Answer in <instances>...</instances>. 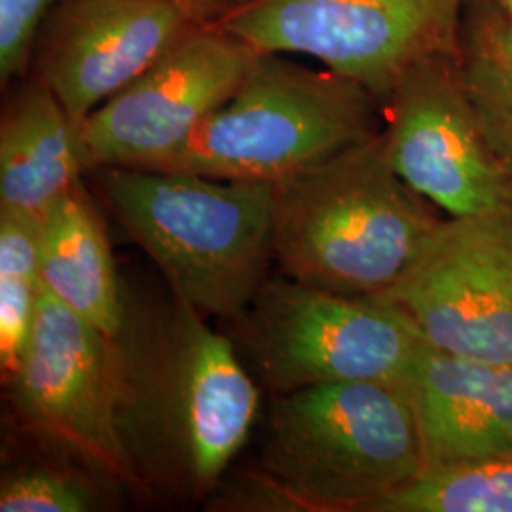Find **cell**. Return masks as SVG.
Masks as SVG:
<instances>
[{"label": "cell", "mask_w": 512, "mask_h": 512, "mask_svg": "<svg viewBox=\"0 0 512 512\" xmlns=\"http://www.w3.org/2000/svg\"><path fill=\"white\" fill-rule=\"evenodd\" d=\"M459 65L482 129L512 173V71L461 48Z\"/></svg>", "instance_id": "19"}, {"label": "cell", "mask_w": 512, "mask_h": 512, "mask_svg": "<svg viewBox=\"0 0 512 512\" xmlns=\"http://www.w3.org/2000/svg\"><path fill=\"white\" fill-rule=\"evenodd\" d=\"M67 0H0V82L27 73L44 21Z\"/></svg>", "instance_id": "20"}, {"label": "cell", "mask_w": 512, "mask_h": 512, "mask_svg": "<svg viewBox=\"0 0 512 512\" xmlns=\"http://www.w3.org/2000/svg\"><path fill=\"white\" fill-rule=\"evenodd\" d=\"M120 427L143 488H217L255 425L260 391L232 340L183 296L131 308Z\"/></svg>", "instance_id": "1"}, {"label": "cell", "mask_w": 512, "mask_h": 512, "mask_svg": "<svg viewBox=\"0 0 512 512\" xmlns=\"http://www.w3.org/2000/svg\"><path fill=\"white\" fill-rule=\"evenodd\" d=\"M177 4L194 23H213L220 18L217 0H169Z\"/></svg>", "instance_id": "22"}, {"label": "cell", "mask_w": 512, "mask_h": 512, "mask_svg": "<svg viewBox=\"0 0 512 512\" xmlns=\"http://www.w3.org/2000/svg\"><path fill=\"white\" fill-rule=\"evenodd\" d=\"M234 327L243 363L274 395L344 382L403 387L425 346L393 302L332 293L287 275L268 279Z\"/></svg>", "instance_id": "6"}, {"label": "cell", "mask_w": 512, "mask_h": 512, "mask_svg": "<svg viewBox=\"0 0 512 512\" xmlns=\"http://www.w3.org/2000/svg\"><path fill=\"white\" fill-rule=\"evenodd\" d=\"M459 48L512 71V16L494 0H471Z\"/></svg>", "instance_id": "21"}, {"label": "cell", "mask_w": 512, "mask_h": 512, "mask_svg": "<svg viewBox=\"0 0 512 512\" xmlns=\"http://www.w3.org/2000/svg\"><path fill=\"white\" fill-rule=\"evenodd\" d=\"M494 2L499 8H503L505 12H509L512 16V0H494Z\"/></svg>", "instance_id": "24"}, {"label": "cell", "mask_w": 512, "mask_h": 512, "mask_svg": "<svg viewBox=\"0 0 512 512\" xmlns=\"http://www.w3.org/2000/svg\"><path fill=\"white\" fill-rule=\"evenodd\" d=\"M92 171L169 291L230 323L249 310L275 262L274 184L143 167Z\"/></svg>", "instance_id": "3"}, {"label": "cell", "mask_w": 512, "mask_h": 512, "mask_svg": "<svg viewBox=\"0 0 512 512\" xmlns=\"http://www.w3.org/2000/svg\"><path fill=\"white\" fill-rule=\"evenodd\" d=\"M425 467L512 458V365L425 342L403 384Z\"/></svg>", "instance_id": "13"}, {"label": "cell", "mask_w": 512, "mask_h": 512, "mask_svg": "<svg viewBox=\"0 0 512 512\" xmlns=\"http://www.w3.org/2000/svg\"><path fill=\"white\" fill-rule=\"evenodd\" d=\"M40 222L0 209V370L6 384L29 348L44 293Z\"/></svg>", "instance_id": "16"}, {"label": "cell", "mask_w": 512, "mask_h": 512, "mask_svg": "<svg viewBox=\"0 0 512 512\" xmlns=\"http://www.w3.org/2000/svg\"><path fill=\"white\" fill-rule=\"evenodd\" d=\"M6 385L27 433L95 475L143 488L120 427L124 368L118 338L44 291L29 348Z\"/></svg>", "instance_id": "8"}, {"label": "cell", "mask_w": 512, "mask_h": 512, "mask_svg": "<svg viewBox=\"0 0 512 512\" xmlns=\"http://www.w3.org/2000/svg\"><path fill=\"white\" fill-rule=\"evenodd\" d=\"M380 101L329 69L260 54L236 93L154 169L281 183L376 137Z\"/></svg>", "instance_id": "5"}, {"label": "cell", "mask_w": 512, "mask_h": 512, "mask_svg": "<svg viewBox=\"0 0 512 512\" xmlns=\"http://www.w3.org/2000/svg\"><path fill=\"white\" fill-rule=\"evenodd\" d=\"M380 109L387 162L444 217H478L511 207L512 173L482 129L459 54L412 67Z\"/></svg>", "instance_id": "9"}, {"label": "cell", "mask_w": 512, "mask_h": 512, "mask_svg": "<svg viewBox=\"0 0 512 512\" xmlns=\"http://www.w3.org/2000/svg\"><path fill=\"white\" fill-rule=\"evenodd\" d=\"M42 287L110 338L122 336L129 302L116 274L109 238L84 184H76L40 222Z\"/></svg>", "instance_id": "15"}, {"label": "cell", "mask_w": 512, "mask_h": 512, "mask_svg": "<svg viewBox=\"0 0 512 512\" xmlns=\"http://www.w3.org/2000/svg\"><path fill=\"white\" fill-rule=\"evenodd\" d=\"M471 0H253L213 21L258 54L304 55L380 103L421 61L459 54Z\"/></svg>", "instance_id": "7"}, {"label": "cell", "mask_w": 512, "mask_h": 512, "mask_svg": "<svg viewBox=\"0 0 512 512\" xmlns=\"http://www.w3.org/2000/svg\"><path fill=\"white\" fill-rule=\"evenodd\" d=\"M55 16L38 78L76 124L200 25L169 0H67Z\"/></svg>", "instance_id": "12"}, {"label": "cell", "mask_w": 512, "mask_h": 512, "mask_svg": "<svg viewBox=\"0 0 512 512\" xmlns=\"http://www.w3.org/2000/svg\"><path fill=\"white\" fill-rule=\"evenodd\" d=\"M258 55L215 23L190 27L80 124L88 169L164 164L236 93Z\"/></svg>", "instance_id": "10"}, {"label": "cell", "mask_w": 512, "mask_h": 512, "mask_svg": "<svg viewBox=\"0 0 512 512\" xmlns=\"http://www.w3.org/2000/svg\"><path fill=\"white\" fill-rule=\"evenodd\" d=\"M446 217L393 171L380 133L274 184V255L304 285L382 296Z\"/></svg>", "instance_id": "2"}, {"label": "cell", "mask_w": 512, "mask_h": 512, "mask_svg": "<svg viewBox=\"0 0 512 512\" xmlns=\"http://www.w3.org/2000/svg\"><path fill=\"white\" fill-rule=\"evenodd\" d=\"M97 507L92 488L69 471L42 465L2 478L0 512H90Z\"/></svg>", "instance_id": "18"}, {"label": "cell", "mask_w": 512, "mask_h": 512, "mask_svg": "<svg viewBox=\"0 0 512 512\" xmlns=\"http://www.w3.org/2000/svg\"><path fill=\"white\" fill-rule=\"evenodd\" d=\"M260 467L298 512H366L425 459L401 385L344 382L275 395Z\"/></svg>", "instance_id": "4"}, {"label": "cell", "mask_w": 512, "mask_h": 512, "mask_svg": "<svg viewBox=\"0 0 512 512\" xmlns=\"http://www.w3.org/2000/svg\"><path fill=\"white\" fill-rule=\"evenodd\" d=\"M380 298L440 351L512 365V205L446 217L414 266Z\"/></svg>", "instance_id": "11"}, {"label": "cell", "mask_w": 512, "mask_h": 512, "mask_svg": "<svg viewBox=\"0 0 512 512\" xmlns=\"http://www.w3.org/2000/svg\"><path fill=\"white\" fill-rule=\"evenodd\" d=\"M249 2H253V0H217L220 16H224V14L230 12V10H236L239 6H245V4H249Z\"/></svg>", "instance_id": "23"}, {"label": "cell", "mask_w": 512, "mask_h": 512, "mask_svg": "<svg viewBox=\"0 0 512 512\" xmlns=\"http://www.w3.org/2000/svg\"><path fill=\"white\" fill-rule=\"evenodd\" d=\"M366 512H512V458L423 467Z\"/></svg>", "instance_id": "17"}, {"label": "cell", "mask_w": 512, "mask_h": 512, "mask_svg": "<svg viewBox=\"0 0 512 512\" xmlns=\"http://www.w3.org/2000/svg\"><path fill=\"white\" fill-rule=\"evenodd\" d=\"M86 171L80 124L40 78L29 82L0 124V209L42 220Z\"/></svg>", "instance_id": "14"}]
</instances>
